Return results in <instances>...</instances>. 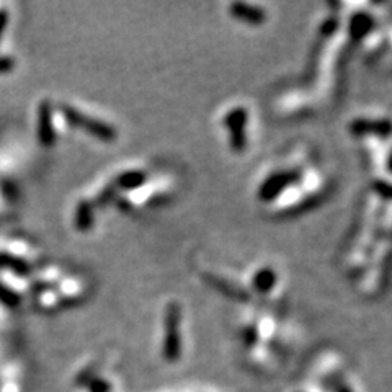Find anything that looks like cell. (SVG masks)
<instances>
[{
	"mask_svg": "<svg viewBox=\"0 0 392 392\" xmlns=\"http://www.w3.org/2000/svg\"><path fill=\"white\" fill-rule=\"evenodd\" d=\"M245 123V113L240 108H235L228 115V120H226V125L229 126L230 134H233V148L234 149H242L244 146V133H242V126Z\"/></svg>",
	"mask_w": 392,
	"mask_h": 392,
	"instance_id": "cell-3",
	"label": "cell"
},
{
	"mask_svg": "<svg viewBox=\"0 0 392 392\" xmlns=\"http://www.w3.org/2000/svg\"><path fill=\"white\" fill-rule=\"evenodd\" d=\"M178 324H180V311L177 304H170L165 317V347L164 353L168 360H177L180 355V335H178Z\"/></svg>",
	"mask_w": 392,
	"mask_h": 392,
	"instance_id": "cell-1",
	"label": "cell"
},
{
	"mask_svg": "<svg viewBox=\"0 0 392 392\" xmlns=\"http://www.w3.org/2000/svg\"><path fill=\"white\" fill-rule=\"evenodd\" d=\"M40 136L42 143L49 146L51 141L54 139L53 136V127H51V118H49V110L48 107H42L40 113Z\"/></svg>",
	"mask_w": 392,
	"mask_h": 392,
	"instance_id": "cell-5",
	"label": "cell"
},
{
	"mask_svg": "<svg viewBox=\"0 0 392 392\" xmlns=\"http://www.w3.org/2000/svg\"><path fill=\"white\" fill-rule=\"evenodd\" d=\"M65 113H68L70 121L75 123V125H79V126H84L85 130H88V133L98 136L100 139L115 138V131H113L110 126L103 125V123L95 121V120H84V116L80 115V113L70 110V108H65Z\"/></svg>",
	"mask_w": 392,
	"mask_h": 392,
	"instance_id": "cell-2",
	"label": "cell"
},
{
	"mask_svg": "<svg viewBox=\"0 0 392 392\" xmlns=\"http://www.w3.org/2000/svg\"><path fill=\"white\" fill-rule=\"evenodd\" d=\"M230 12H233L235 18L249 23H260L265 18V12L253 6H245V3H235V6L230 7Z\"/></svg>",
	"mask_w": 392,
	"mask_h": 392,
	"instance_id": "cell-4",
	"label": "cell"
},
{
	"mask_svg": "<svg viewBox=\"0 0 392 392\" xmlns=\"http://www.w3.org/2000/svg\"><path fill=\"white\" fill-rule=\"evenodd\" d=\"M253 283L255 286H257V290L268 291L273 286V283H275V275H273L272 270L263 268V270H260L257 275H255Z\"/></svg>",
	"mask_w": 392,
	"mask_h": 392,
	"instance_id": "cell-6",
	"label": "cell"
},
{
	"mask_svg": "<svg viewBox=\"0 0 392 392\" xmlns=\"http://www.w3.org/2000/svg\"><path fill=\"white\" fill-rule=\"evenodd\" d=\"M143 180H144L143 173L131 172V173H125V175L120 178V185L125 188H136L143 183Z\"/></svg>",
	"mask_w": 392,
	"mask_h": 392,
	"instance_id": "cell-7",
	"label": "cell"
}]
</instances>
